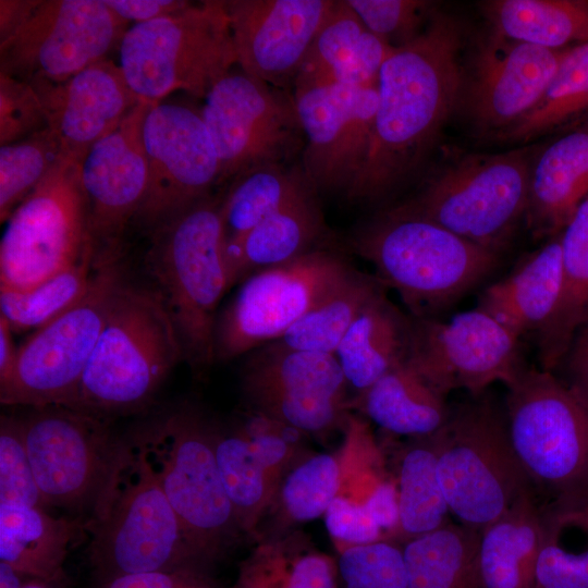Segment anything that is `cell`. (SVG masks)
<instances>
[{
  "label": "cell",
  "instance_id": "1",
  "mask_svg": "<svg viewBox=\"0 0 588 588\" xmlns=\"http://www.w3.org/2000/svg\"><path fill=\"white\" fill-rule=\"evenodd\" d=\"M462 42L460 24L437 11L417 38L388 57L379 74L370 151L346 198L381 201L422 167L458 109Z\"/></svg>",
  "mask_w": 588,
  "mask_h": 588
},
{
  "label": "cell",
  "instance_id": "2",
  "mask_svg": "<svg viewBox=\"0 0 588 588\" xmlns=\"http://www.w3.org/2000/svg\"><path fill=\"white\" fill-rule=\"evenodd\" d=\"M215 194L146 234L145 266L152 289L179 335L184 360L194 370L216 362L217 308L230 289Z\"/></svg>",
  "mask_w": 588,
  "mask_h": 588
},
{
  "label": "cell",
  "instance_id": "3",
  "mask_svg": "<svg viewBox=\"0 0 588 588\" xmlns=\"http://www.w3.org/2000/svg\"><path fill=\"white\" fill-rule=\"evenodd\" d=\"M181 360L179 335L157 293L124 281L68 407L110 420L135 413Z\"/></svg>",
  "mask_w": 588,
  "mask_h": 588
},
{
  "label": "cell",
  "instance_id": "4",
  "mask_svg": "<svg viewBox=\"0 0 588 588\" xmlns=\"http://www.w3.org/2000/svg\"><path fill=\"white\" fill-rule=\"evenodd\" d=\"M416 318H434L487 279L501 254L429 220L390 208L352 238Z\"/></svg>",
  "mask_w": 588,
  "mask_h": 588
},
{
  "label": "cell",
  "instance_id": "5",
  "mask_svg": "<svg viewBox=\"0 0 588 588\" xmlns=\"http://www.w3.org/2000/svg\"><path fill=\"white\" fill-rule=\"evenodd\" d=\"M130 457L101 512L87 522L86 550L93 587L149 572H175L208 579L168 501L152 465L131 438ZM91 587V588H93Z\"/></svg>",
  "mask_w": 588,
  "mask_h": 588
},
{
  "label": "cell",
  "instance_id": "6",
  "mask_svg": "<svg viewBox=\"0 0 588 588\" xmlns=\"http://www.w3.org/2000/svg\"><path fill=\"white\" fill-rule=\"evenodd\" d=\"M118 64L142 102L158 103L179 90L204 99L237 64L224 0L191 2L133 24L120 41Z\"/></svg>",
  "mask_w": 588,
  "mask_h": 588
},
{
  "label": "cell",
  "instance_id": "7",
  "mask_svg": "<svg viewBox=\"0 0 588 588\" xmlns=\"http://www.w3.org/2000/svg\"><path fill=\"white\" fill-rule=\"evenodd\" d=\"M133 437L193 550L210 571L243 531L218 469L212 420L194 407L180 406Z\"/></svg>",
  "mask_w": 588,
  "mask_h": 588
},
{
  "label": "cell",
  "instance_id": "8",
  "mask_svg": "<svg viewBox=\"0 0 588 588\" xmlns=\"http://www.w3.org/2000/svg\"><path fill=\"white\" fill-rule=\"evenodd\" d=\"M26 450L48 509L86 522L111 497L130 457L131 439L114 434L110 419L63 405L20 415Z\"/></svg>",
  "mask_w": 588,
  "mask_h": 588
},
{
  "label": "cell",
  "instance_id": "9",
  "mask_svg": "<svg viewBox=\"0 0 588 588\" xmlns=\"http://www.w3.org/2000/svg\"><path fill=\"white\" fill-rule=\"evenodd\" d=\"M540 147L523 145L499 154L464 155L393 208L502 254L525 221L531 163Z\"/></svg>",
  "mask_w": 588,
  "mask_h": 588
},
{
  "label": "cell",
  "instance_id": "10",
  "mask_svg": "<svg viewBox=\"0 0 588 588\" xmlns=\"http://www.w3.org/2000/svg\"><path fill=\"white\" fill-rule=\"evenodd\" d=\"M436 438L438 479L460 524L480 531L532 489L512 446L505 411L487 392L452 408Z\"/></svg>",
  "mask_w": 588,
  "mask_h": 588
},
{
  "label": "cell",
  "instance_id": "11",
  "mask_svg": "<svg viewBox=\"0 0 588 588\" xmlns=\"http://www.w3.org/2000/svg\"><path fill=\"white\" fill-rule=\"evenodd\" d=\"M505 416L515 454L551 500L588 491V400L543 369L507 387Z\"/></svg>",
  "mask_w": 588,
  "mask_h": 588
},
{
  "label": "cell",
  "instance_id": "12",
  "mask_svg": "<svg viewBox=\"0 0 588 588\" xmlns=\"http://www.w3.org/2000/svg\"><path fill=\"white\" fill-rule=\"evenodd\" d=\"M4 223L0 290H32L94 250L79 162L63 155Z\"/></svg>",
  "mask_w": 588,
  "mask_h": 588
},
{
  "label": "cell",
  "instance_id": "13",
  "mask_svg": "<svg viewBox=\"0 0 588 588\" xmlns=\"http://www.w3.org/2000/svg\"><path fill=\"white\" fill-rule=\"evenodd\" d=\"M120 260L101 262L83 298L19 347L12 373L0 385L2 405L33 408L71 403L124 282Z\"/></svg>",
  "mask_w": 588,
  "mask_h": 588
},
{
  "label": "cell",
  "instance_id": "14",
  "mask_svg": "<svg viewBox=\"0 0 588 588\" xmlns=\"http://www.w3.org/2000/svg\"><path fill=\"white\" fill-rule=\"evenodd\" d=\"M356 273L328 248L252 273L217 318L216 360L235 358L280 339Z\"/></svg>",
  "mask_w": 588,
  "mask_h": 588
},
{
  "label": "cell",
  "instance_id": "15",
  "mask_svg": "<svg viewBox=\"0 0 588 588\" xmlns=\"http://www.w3.org/2000/svg\"><path fill=\"white\" fill-rule=\"evenodd\" d=\"M199 111L219 158L218 185L256 167L286 163L304 148L293 97L241 69L211 87Z\"/></svg>",
  "mask_w": 588,
  "mask_h": 588
},
{
  "label": "cell",
  "instance_id": "16",
  "mask_svg": "<svg viewBox=\"0 0 588 588\" xmlns=\"http://www.w3.org/2000/svg\"><path fill=\"white\" fill-rule=\"evenodd\" d=\"M411 317L405 364L444 396L460 389L478 396L497 381L507 388L528 367L520 338L478 307L445 322Z\"/></svg>",
  "mask_w": 588,
  "mask_h": 588
},
{
  "label": "cell",
  "instance_id": "17",
  "mask_svg": "<svg viewBox=\"0 0 588 588\" xmlns=\"http://www.w3.org/2000/svg\"><path fill=\"white\" fill-rule=\"evenodd\" d=\"M127 24L103 0H40L28 20L0 42V73L27 83L65 81L108 59Z\"/></svg>",
  "mask_w": 588,
  "mask_h": 588
},
{
  "label": "cell",
  "instance_id": "18",
  "mask_svg": "<svg viewBox=\"0 0 588 588\" xmlns=\"http://www.w3.org/2000/svg\"><path fill=\"white\" fill-rule=\"evenodd\" d=\"M148 185L132 226L145 235L212 195L220 163L200 111L152 103L143 125Z\"/></svg>",
  "mask_w": 588,
  "mask_h": 588
},
{
  "label": "cell",
  "instance_id": "19",
  "mask_svg": "<svg viewBox=\"0 0 588 588\" xmlns=\"http://www.w3.org/2000/svg\"><path fill=\"white\" fill-rule=\"evenodd\" d=\"M252 352L242 390L256 414L311 433L346 422L347 382L334 355L277 341Z\"/></svg>",
  "mask_w": 588,
  "mask_h": 588
},
{
  "label": "cell",
  "instance_id": "20",
  "mask_svg": "<svg viewBox=\"0 0 588 588\" xmlns=\"http://www.w3.org/2000/svg\"><path fill=\"white\" fill-rule=\"evenodd\" d=\"M564 50L516 41L491 29L463 64L458 109L473 130L495 139L524 119L542 98Z\"/></svg>",
  "mask_w": 588,
  "mask_h": 588
},
{
  "label": "cell",
  "instance_id": "21",
  "mask_svg": "<svg viewBox=\"0 0 588 588\" xmlns=\"http://www.w3.org/2000/svg\"><path fill=\"white\" fill-rule=\"evenodd\" d=\"M151 105L140 101L79 162L96 259L124 252L126 232L144 200L148 163L143 125Z\"/></svg>",
  "mask_w": 588,
  "mask_h": 588
},
{
  "label": "cell",
  "instance_id": "22",
  "mask_svg": "<svg viewBox=\"0 0 588 588\" xmlns=\"http://www.w3.org/2000/svg\"><path fill=\"white\" fill-rule=\"evenodd\" d=\"M335 0H224L245 73L280 90L294 87Z\"/></svg>",
  "mask_w": 588,
  "mask_h": 588
},
{
  "label": "cell",
  "instance_id": "23",
  "mask_svg": "<svg viewBox=\"0 0 588 588\" xmlns=\"http://www.w3.org/2000/svg\"><path fill=\"white\" fill-rule=\"evenodd\" d=\"M63 155L82 161L140 102L119 64L98 61L62 82L34 81Z\"/></svg>",
  "mask_w": 588,
  "mask_h": 588
},
{
  "label": "cell",
  "instance_id": "24",
  "mask_svg": "<svg viewBox=\"0 0 588 588\" xmlns=\"http://www.w3.org/2000/svg\"><path fill=\"white\" fill-rule=\"evenodd\" d=\"M587 196L588 117L541 145L532 160L525 218L531 234H560Z\"/></svg>",
  "mask_w": 588,
  "mask_h": 588
},
{
  "label": "cell",
  "instance_id": "25",
  "mask_svg": "<svg viewBox=\"0 0 588 588\" xmlns=\"http://www.w3.org/2000/svg\"><path fill=\"white\" fill-rule=\"evenodd\" d=\"M293 91L305 137L303 171L318 193L346 195L357 177L350 155L346 87L319 84L295 86Z\"/></svg>",
  "mask_w": 588,
  "mask_h": 588
},
{
  "label": "cell",
  "instance_id": "26",
  "mask_svg": "<svg viewBox=\"0 0 588 588\" xmlns=\"http://www.w3.org/2000/svg\"><path fill=\"white\" fill-rule=\"evenodd\" d=\"M563 285L561 233L525 256L500 281L486 287L477 307L522 338L546 327Z\"/></svg>",
  "mask_w": 588,
  "mask_h": 588
},
{
  "label": "cell",
  "instance_id": "27",
  "mask_svg": "<svg viewBox=\"0 0 588 588\" xmlns=\"http://www.w3.org/2000/svg\"><path fill=\"white\" fill-rule=\"evenodd\" d=\"M329 234L311 186L224 252L230 287L256 271L327 248Z\"/></svg>",
  "mask_w": 588,
  "mask_h": 588
},
{
  "label": "cell",
  "instance_id": "28",
  "mask_svg": "<svg viewBox=\"0 0 588 588\" xmlns=\"http://www.w3.org/2000/svg\"><path fill=\"white\" fill-rule=\"evenodd\" d=\"M87 522L47 509L0 504V562L40 579L66 577L70 550L88 534Z\"/></svg>",
  "mask_w": 588,
  "mask_h": 588
},
{
  "label": "cell",
  "instance_id": "29",
  "mask_svg": "<svg viewBox=\"0 0 588 588\" xmlns=\"http://www.w3.org/2000/svg\"><path fill=\"white\" fill-rule=\"evenodd\" d=\"M412 317L387 296L375 297L356 317L334 352L347 384L359 393L405 363Z\"/></svg>",
  "mask_w": 588,
  "mask_h": 588
},
{
  "label": "cell",
  "instance_id": "30",
  "mask_svg": "<svg viewBox=\"0 0 588 588\" xmlns=\"http://www.w3.org/2000/svg\"><path fill=\"white\" fill-rule=\"evenodd\" d=\"M541 507L532 489L479 531L477 568L481 588H536Z\"/></svg>",
  "mask_w": 588,
  "mask_h": 588
},
{
  "label": "cell",
  "instance_id": "31",
  "mask_svg": "<svg viewBox=\"0 0 588 588\" xmlns=\"http://www.w3.org/2000/svg\"><path fill=\"white\" fill-rule=\"evenodd\" d=\"M345 426L346 438L341 451L308 456L292 467L280 487H277L279 492L273 498H278L279 511L284 520L302 523L324 515L354 469L372 461L371 455L354 463V460L363 456V452L375 448L371 444L363 450L372 442L370 437L354 454L370 432L367 425L348 416Z\"/></svg>",
  "mask_w": 588,
  "mask_h": 588
},
{
  "label": "cell",
  "instance_id": "32",
  "mask_svg": "<svg viewBox=\"0 0 588 588\" xmlns=\"http://www.w3.org/2000/svg\"><path fill=\"white\" fill-rule=\"evenodd\" d=\"M357 406L385 431L414 438L441 430L452 412L445 396L405 363L359 393Z\"/></svg>",
  "mask_w": 588,
  "mask_h": 588
},
{
  "label": "cell",
  "instance_id": "33",
  "mask_svg": "<svg viewBox=\"0 0 588 588\" xmlns=\"http://www.w3.org/2000/svg\"><path fill=\"white\" fill-rule=\"evenodd\" d=\"M536 588H588V491L541 509Z\"/></svg>",
  "mask_w": 588,
  "mask_h": 588
},
{
  "label": "cell",
  "instance_id": "34",
  "mask_svg": "<svg viewBox=\"0 0 588 588\" xmlns=\"http://www.w3.org/2000/svg\"><path fill=\"white\" fill-rule=\"evenodd\" d=\"M563 285L555 311L537 334L541 369L553 372L588 315V196L561 232Z\"/></svg>",
  "mask_w": 588,
  "mask_h": 588
},
{
  "label": "cell",
  "instance_id": "35",
  "mask_svg": "<svg viewBox=\"0 0 588 588\" xmlns=\"http://www.w3.org/2000/svg\"><path fill=\"white\" fill-rule=\"evenodd\" d=\"M311 186L302 167L286 163L256 167L234 177L220 206L224 252Z\"/></svg>",
  "mask_w": 588,
  "mask_h": 588
},
{
  "label": "cell",
  "instance_id": "36",
  "mask_svg": "<svg viewBox=\"0 0 588 588\" xmlns=\"http://www.w3.org/2000/svg\"><path fill=\"white\" fill-rule=\"evenodd\" d=\"M482 9L492 30L516 41L553 50L588 41L587 0H492Z\"/></svg>",
  "mask_w": 588,
  "mask_h": 588
},
{
  "label": "cell",
  "instance_id": "37",
  "mask_svg": "<svg viewBox=\"0 0 588 588\" xmlns=\"http://www.w3.org/2000/svg\"><path fill=\"white\" fill-rule=\"evenodd\" d=\"M479 531L462 524L411 539L403 547L407 588H481L477 568Z\"/></svg>",
  "mask_w": 588,
  "mask_h": 588
},
{
  "label": "cell",
  "instance_id": "38",
  "mask_svg": "<svg viewBox=\"0 0 588 588\" xmlns=\"http://www.w3.org/2000/svg\"><path fill=\"white\" fill-rule=\"evenodd\" d=\"M587 117L588 41L564 50L558 70L537 106L495 140L525 145Z\"/></svg>",
  "mask_w": 588,
  "mask_h": 588
},
{
  "label": "cell",
  "instance_id": "39",
  "mask_svg": "<svg viewBox=\"0 0 588 588\" xmlns=\"http://www.w3.org/2000/svg\"><path fill=\"white\" fill-rule=\"evenodd\" d=\"M436 433L416 438L401 458L396 482L400 523L395 537L405 542L449 523L451 513L437 475Z\"/></svg>",
  "mask_w": 588,
  "mask_h": 588
},
{
  "label": "cell",
  "instance_id": "40",
  "mask_svg": "<svg viewBox=\"0 0 588 588\" xmlns=\"http://www.w3.org/2000/svg\"><path fill=\"white\" fill-rule=\"evenodd\" d=\"M218 469L243 531L255 530L270 504L277 485L255 456L240 427L229 429L212 421Z\"/></svg>",
  "mask_w": 588,
  "mask_h": 588
},
{
  "label": "cell",
  "instance_id": "41",
  "mask_svg": "<svg viewBox=\"0 0 588 588\" xmlns=\"http://www.w3.org/2000/svg\"><path fill=\"white\" fill-rule=\"evenodd\" d=\"M387 291V285L377 275L357 271L275 341L290 348L334 355L360 311Z\"/></svg>",
  "mask_w": 588,
  "mask_h": 588
},
{
  "label": "cell",
  "instance_id": "42",
  "mask_svg": "<svg viewBox=\"0 0 588 588\" xmlns=\"http://www.w3.org/2000/svg\"><path fill=\"white\" fill-rule=\"evenodd\" d=\"M100 264L89 250L78 262L32 290H0V316L13 332L38 330L83 298Z\"/></svg>",
  "mask_w": 588,
  "mask_h": 588
},
{
  "label": "cell",
  "instance_id": "43",
  "mask_svg": "<svg viewBox=\"0 0 588 588\" xmlns=\"http://www.w3.org/2000/svg\"><path fill=\"white\" fill-rule=\"evenodd\" d=\"M63 156L61 145L47 127L24 139L0 146V221L41 183Z\"/></svg>",
  "mask_w": 588,
  "mask_h": 588
},
{
  "label": "cell",
  "instance_id": "44",
  "mask_svg": "<svg viewBox=\"0 0 588 588\" xmlns=\"http://www.w3.org/2000/svg\"><path fill=\"white\" fill-rule=\"evenodd\" d=\"M366 29L347 1L336 0L311 44L294 87L331 84L333 72L351 54Z\"/></svg>",
  "mask_w": 588,
  "mask_h": 588
},
{
  "label": "cell",
  "instance_id": "45",
  "mask_svg": "<svg viewBox=\"0 0 588 588\" xmlns=\"http://www.w3.org/2000/svg\"><path fill=\"white\" fill-rule=\"evenodd\" d=\"M336 568L345 588H407L403 548L390 540L341 550Z\"/></svg>",
  "mask_w": 588,
  "mask_h": 588
},
{
  "label": "cell",
  "instance_id": "46",
  "mask_svg": "<svg viewBox=\"0 0 588 588\" xmlns=\"http://www.w3.org/2000/svg\"><path fill=\"white\" fill-rule=\"evenodd\" d=\"M0 504L49 510L33 473L20 415L0 418Z\"/></svg>",
  "mask_w": 588,
  "mask_h": 588
},
{
  "label": "cell",
  "instance_id": "47",
  "mask_svg": "<svg viewBox=\"0 0 588 588\" xmlns=\"http://www.w3.org/2000/svg\"><path fill=\"white\" fill-rule=\"evenodd\" d=\"M368 30L390 46L402 47L417 38L437 12L422 0H346Z\"/></svg>",
  "mask_w": 588,
  "mask_h": 588
},
{
  "label": "cell",
  "instance_id": "48",
  "mask_svg": "<svg viewBox=\"0 0 588 588\" xmlns=\"http://www.w3.org/2000/svg\"><path fill=\"white\" fill-rule=\"evenodd\" d=\"M48 127L44 105L27 82L0 73V146Z\"/></svg>",
  "mask_w": 588,
  "mask_h": 588
},
{
  "label": "cell",
  "instance_id": "49",
  "mask_svg": "<svg viewBox=\"0 0 588 588\" xmlns=\"http://www.w3.org/2000/svg\"><path fill=\"white\" fill-rule=\"evenodd\" d=\"M330 536L343 546H363L384 540L383 531L367 512L363 502L340 493L324 513Z\"/></svg>",
  "mask_w": 588,
  "mask_h": 588
},
{
  "label": "cell",
  "instance_id": "50",
  "mask_svg": "<svg viewBox=\"0 0 588 588\" xmlns=\"http://www.w3.org/2000/svg\"><path fill=\"white\" fill-rule=\"evenodd\" d=\"M394 47L366 29L346 60L331 76V84L347 87L378 85L381 68Z\"/></svg>",
  "mask_w": 588,
  "mask_h": 588
},
{
  "label": "cell",
  "instance_id": "51",
  "mask_svg": "<svg viewBox=\"0 0 588 588\" xmlns=\"http://www.w3.org/2000/svg\"><path fill=\"white\" fill-rule=\"evenodd\" d=\"M363 503L383 534L395 536L400 523L396 483L377 476L369 486Z\"/></svg>",
  "mask_w": 588,
  "mask_h": 588
},
{
  "label": "cell",
  "instance_id": "52",
  "mask_svg": "<svg viewBox=\"0 0 588 588\" xmlns=\"http://www.w3.org/2000/svg\"><path fill=\"white\" fill-rule=\"evenodd\" d=\"M336 566L326 555L306 553L290 559L287 588H336Z\"/></svg>",
  "mask_w": 588,
  "mask_h": 588
},
{
  "label": "cell",
  "instance_id": "53",
  "mask_svg": "<svg viewBox=\"0 0 588 588\" xmlns=\"http://www.w3.org/2000/svg\"><path fill=\"white\" fill-rule=\"evenodd\" d=\"M93 588H219L207 578L175 572H149L114 578ZM236 588V587H232Z\"/></svg>",
  "mask_w": 588,
  "mask_h": 588
},
{
  "label": "cell",
  "instance_id": "54",
  "mask_svg": "<svg viewBox=\"0 0 588 588\" xmlns=\"http://www.w3.org/2000/svg\"><path fill=\"white\" fill-rule=\"evenodd\" d=\"M559 367L565 371L563 381L588 400V315L574 333Z\"/></svg>",
  "mask_w": 588,
  "mask_h": 588
},
{
  "label": "cell",
  "instance_id": "55",
  "mask_svg": "<svg viewBox=\"0 0 588 588\" xmlns=\"http://www.w3.org/2000/svg\"><path fill=\"white\" fill-rule=\"evenodd\" d=\"M105 4L126 23L152 21L187 7L184 0H103Z\"/></svg>",
  "mask_w": 588,
  "mask_h": 588
},
{
  "label": "cell",
  "instance_id": "56",
  "mask_svg": "<svg viewBox=\"0 0 588 588\" xmlns=\"http://www.w3.org/2000/svg\"><path fill=\"white\" fill-rule=\"evenodd\" d=\"M40 0H0V42L10 38L32 15Z\"/></svg>",
  "mask_w": 588,
  "mask_h": 588
},
{
  "label": "cell",
  "instance_id": "57",
  "mask_svg": "<svg viewBox=\"0 0 588 588\" xmlns=\"http://www.w3.org/2000/svg\"><path fill=\"white\" fill-rule=\"evenodd\" d=\"M12 334L10 324L0 316V385L11 376L17 357Z\"/></svg>",
  "mask_w": 588,
  "mask_h": 588
},
{
  "label": "cell",
  "instance_id": "58",
  "mask_svg": "<svg viewBox=\"0 0 588 588\" xmlns=\"http://www.w3.org/2000/svg\"><path fill=\"white\" fill-rule=\"evenodd\" d=\"M32 579L33 577L0 562V588H23Z\"/></svg>",
  "mask_w": 588,
  "mask_h": 588
},
{
  "label": "cell",
  "instance_id": "59",
  "mask_svg": "<svg viewBox=\"0 0 588 588\" xmlns=\"http://www.w3.org/2000/svg\"><path fill=\"white\" fill-rule=\"evenodd\" d=\"M23 588H70L68 577L59 579L33 578Z\"/></svg>",
  "mask_w": 588,
  "mask_h": 588
}]
</instances>
